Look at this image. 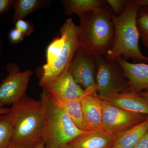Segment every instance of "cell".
Segmentation results:
<instances>
[{"label":"cell","mask_w":148,"mask_h":148,"mask_svg":"<svg viewBox=\"0 0 148 148\" xmlns=\"http://www.w3.org/2000/svg\"><path fill=\"white\" fill-rule=\"evenodd\" d=\"M4 40L2 35L0 31V56L3 52V47Z\"/></svg>","instance_id":"4316f807"},{"label":"cell","mask_w":148,"mask_h":148,"mask_svg":"<svg viewBox=\"0 0 148 148\" xmlns=\"http://www.w3.org/2000/svg\"><path fill=\"white\" fill-rule=\"evenodd\" d=\"M24 35L16 28L12 29L8 34L10 43L12 45L21 42L24 39Z\"/></svg>","instance_id":"cb8c5ba5"},{"label":"cell","mask_w":148,"mask_h":148,"mask_svg":"<svg viewBox=\"0 0 148 148\" xmlns=\"http://www.w3.org/2000/svg\"><path fill=\"white\" fill-rule=\"evenodd\" d=\"M60 36L54 38L47 49L46 63L44 66H49L54 63L62 50L64 44L65 37L63 32L60 31Z\"/></svg>","instance_id":"ffe728a7"},{"label":"cell","mask_w":148,"mask_h":148,"mask_svg":"<svg viewBox=\"0 0 148 148\" xmlns=\"http://www.w3.org/2000/svg\"><path fill=\"white\" fill-rule=\"evenodd\" d=\"M100 97L103 101L125 110L148 115V99L136 91L128 90Z\"/></svg>","instance_id":"7c38bea8"},{"label":"cell","mask_w":148,"mask_h":148,"mask_svg":"<svg viewBox=\"0 0 148 148\" xmlns=\"http://www.w3.org/2000/svg\"><path fill=\"white\" fill-rule=\"evenodd\" d=\"M39 85L42 88L43 92L69 101L82 98L86 92L75 82L69 67L56 76L41 75Z\"/></svg>","instance_id":"9c48e42d"},{"label":"cell","mask_w":148,"mask_h":148,"mask_svg":"<svg viewBox=\"0 0 148 148\" xmlns=\"http://www.w3.org/2000/svg\"><path fill=\"white\" fill-rule=\"evenodd\" d=\"M15 28L23 34L24 36H30L34 31V25L28 21L20 19L16 21Z\"/></svg>","instance_id":"603a6c76"},{"label":"cell","mask_w":148,"mask_h":148,"mask_svg":"<svg viewBox=\"0 0 148 148\" xmlns=\"http://www.w3.org/2000/svg\"><path fill=\"white\" fill-rule=\"evenodd\" d=\"M6 70L8 75L0 84V109L12 105L26 95L30 77L31 70L21 72L17 64H8Z\"/></svg>","instance_id":"52a82bcc"},{"label":"cell","mask_w":148,"mask_h":148,"mask_svg":"<svg viewBox=\"0 0 148 148\" xmlns=\"http://www.w3.org/2000/svg\"><path fill=\"white\" fill-rule=\"evenodd\" d=\"M7 148H26L22 147H20L16 145H14V144H11L10 143V145H9L8 147Z\"/></svg>","instance_id":"f546056e"},{"label":"cell","mask_w":148,"mask_h":148,"mask_svg":"<svg viewBox=\"0 0 148 148\" xmlns=\"http://www.w3.org/2000/svg\"><path fill=\"white\" fill-rule=\"evenodd\" d=\"M147 119L148 115L125 110L103 100L102 127L108 132L119 134Z\"/></svg>","instance_id":"ba28073f"},{"label":"cell","mask_w":148,"mask_h":148,"mask_svg":"<svg viewBox=\"0 0 148 148\" xmlns=\"http://www.w3.org/2000/svg\"><path fill=\"white\" fill-rule=\"evenodd\" d=\"M78 26L74 23L73 19H66L60 29L65 37L62 50L52 65L43 66L42 75L53 77L60 75L69 68L74 54L80 46L77 38Z\"/></svg>","instance_id":"8992f818"},{"label":"cell","mask_w":148,"mask_h":148,"mask_svg":"<svg viewBox=\"0 0 148 148\" xmlns=\"http://www.w3.org/2000/svg\"><path fill=\"white\" fill-rule=\"evenodd\" d=\"M69 70L76 83L84 90L96 84L95 57L82 47L76 51Z\"/></svg>","instance_id":"30bf717a"},{"label":"cell","mask_w":148,"mask_h":148,"mask_svg":"<svg viewBox=\"0 0 148 148\" xmlns=\"http://www.w3.org/2000/svg\"><path fill=\"white\" fill-rule=\"evenodd\" d=\"M8 115L13 126L11 144L26 148H35L42 143V135L45 102L25 95L12 105Z\"/></svg>","instance_id":"6da1fadb"},{"label":"cell","mask_w":148,"mask_h":148,"mask_svg":"<svg viewBox=\"0 0 148 148\" xmlns=\"http://www.w3.org/2000/svg\"><path fill=\"white\" fill-rule=\"evenodd\" d=\"M13 126L8 114L0 115V148H7L10 145Z\"/></svg>","instance_id":"d6986e66"},{"label":"cell","mask_w":148,"mask_h":148,"mask_svg":"<svg viewBox=\"0 0 148 148\" xmlns=\"http://www.w3.org/2000/svg\"><path fill=\"white\" fill-rule=\"evenodd\" d=\"M148 131V119L120 133L111 148H133Z\"/></svg>","instance_id":"2e32d148"},{"label":"cell","mask_w":148,"mask_h":148,"mask_svg":"<svg viewBox=\"0 0 148 148\" xmlns=\"http://www.w3.org/2000/svg\"><path fill=\"white\" fill-rule=\"evenodd\" d=\"M141 8L138 0H128L123 12L119 16L114 15V40L112 47L105 57L108 61H114L120 56L126 61L132 59L135 64H148V57L142 53L139 46L137 16Z\"/></svg>","instance_id":"7a4b0ae2"},{"label":"cell","mask_w":148,"mask_h":148,"mask_svg":"<svg viewBox=\"0 0 148 148\" xmlns=\"http://www.w3.org/2000/svg\"><path fill=\"white\" fill-rule=\"evenodd\" d=\"M119 134H113L103 128L93 130L84 132L69 144L74 148H111Z\"/></svg>","instance_id":"5bb4252c"},{"label":"cell","mask_w":148,"mask_h":148,"mask_svg":"<svg viewBox=\"0 0 148 148\" xmlns=\"http://www.w3.org/2000/svg\"><path fill=\"white\" fill-rule=\"evenodd\" d=\"M36 148H49L47 147H46L44 145L43 143H41L39 145H38V146L36 147Z\"/></svg>","instance_id":"4dcf8cb0"},{"label":"cell","mask_w":148,"mask_h":148,"mask_svg":"<svg viewBox=\"0 0 148 148\" xmlns=\"http://www.w3.org/2000/svg\"><path fill=\"white\" fill-rule=\"evenodd\" d=\"M116 59L128 80L129 90L148 91V64L130 63L120 56Z\"/></svg>","instance_id":"4fadbf2b"},{"label":"cell","mask_w":148,"mask_h":148,"mask_svg":"<svg viewBox=\"0 0 148 148\" xmlns=\"http://www.w3.org/2000/svg\"><path fill=\"white\" fill-rule=\"evenodd\" d=\"M133 148H148V131Z\"/></svg>","instance_id":"484cf974"},{"label":"cell","mask_w":148,"mask_h":148,"mask_svg":"<svg viewBox=\"0 0 148 148\" xmlns=\"http://www.w3.org/2000/svg\"><path fill=\"white\" fill-rule=\"evenodd\" d=\"M45 93L50 102L63 110L79 129L84 131L91 130L86 123L83 114L81 105L82 97L74 101H69Z\"/></svg>","instance_id":"9a60e30c"},{"label":"cell","mask_w":148,"mask_h":148,"mask_svg":"<svg viewBox=\"0 0 148 148\" xmlns=\"http://www.w3.org/2000/svg\"><path fill=\"white\" fill-rule=\"evenodd\" d=\"M45 114L42 135V142L49 148L68 145L86 131L79 129L63 110L50 102L45 92Z\"/></svg>","instance_id":"277c9868"},{"label":"cell","mask_w":148,"mask_h":148,"mask_svg":"<svg viewBox=\"0 0 148 148\" xmlns=\"http://www.w3.org/2000/svg\"><path fill=\"white\" fill-rule=\"evenodd\" d=\"M140 95L148 99V91H143L138 92Z\"/></svg>","instance_id":"f1b7e54d"},{"label":"cell","mask_w":148,"mask_h":148,"mask_svg":"<svg viewBox=\"0 0 148 148\" xmlns=\"http://www.w3.org/2000/svg\"><path fill=\"white\" fill-rule=\"evenodd\" d=\"M10 111V108H3L0 109V115H1L6 114L8 113Z\"/></svg>","instance_id":"83f0119b"},{"label":"cell","mask_w":148,"mask_h":148,"mask_svg":"<svg viewBox=\"0 0 148 148\" xmlns=\"http://www.w3.org/2000/svg\"><path fill=\"white\" fill-rule=\"evenodd\" d=\"M97 84L86 89L81 101L82 110L86 123L91 130L103 128V100L98 95Z\"/></svg>","instance_id":"8fae6325"},{"label":"cell","mask_w":148,"mask_h":148,"mask_svg":"<svg viewBox=\"0 0 148 148\" xmlns=\"http://www.w3.org/2000/svg\"><path fill=\"white\" fill-rule=\"evenodd\" d=\"M13 0H0V14L5 13L12 7Z\"/></svg>","instance_id":"d4e9b609"},{"label":"cell","mask_w":148,"mask_h":148,"mask_svg":"<svg viewBox=\"0 0 148 148\" xmlns=\"http://www.w3.org/2000/svg\"><path fill=\"white\" fill-rule=\"evenodd\" d=\"M113 11L108 3L80 19L77 38L80 46L95 56L106 57L114 40Z\"/></svg>","instance_id":"3957f363"},{"label":"cell","mask_w":148,"mask_h":148,"mask_svg":"<svg viewBox=\"0 0 148 148\" xmlns=\"http://www.w3.org/2000/svg\"><path fill=\"white\" fill-rule=\"evenodd\" d=\"M116 16H119L124 11L127 4V0H107Z\"/></svg>","instance_id":"7402d4cb"},{"label":"cell","mask_w":148,"mask_h":148,"mask_svg":"<svg viewBox=\"0 0 148 148\" xmlns=\"http://www.w3.org/2000/svg\"><path fill=\"white\" fill-rule=\"evenodd\" d=\"M51 1L45 0H13L12 7L14 10L12 21L15 24L20 19H24L30 14L49 5Z\"/></svg>","instance_id":"ac0fdd59"},{"label":"cell","mask_w":148,"mask_h":148,"mask_svg":"<svg viewBox=\"0 0 148 148\" xmlns=\"http://www.w3.org/2000/svg\"><path fill=\"white\" fill-rule=\"evenodd\" d=\"M58 148H74L70 145L69 144H68V145H64L63 146H61V147H60Z\"/></svg>","instance_id":"1f68e13d"},{"label":"cell","mask_w":148,"mask_h":148,"mask_svg":"<svg viewBox=\"0 0 148 148\" xmlns=\"http://www.w3.org/2000/svg\"><path fill=\"white\" fill-rule=\"evenodd\" d=\"M96 84L98 95L104 97L129 90L127 79L116 59L109 61L104 57L95 56Z\"/></svg>","instance_id":"5b68a950"},{"label":"cell","mask_w":148,"mask_h":148,"mask_svg":"<svg viewBox=\"0 0 148 148\" xmlns=\"http://www.w3.org/2000/svg\"><path fill=\"white\" fill-rule=\"evenodd\" d=\"M137 25L140 38L148 52V7L140 9L137 16Z\"/></svg>","instance_id":"44dd1931"},{"label":"cell","mask_w":148,"mask_h":148,"mask_svg":"<svg viewBox=\"0 0 148 148\" xmlns=\"http://www.w3.org/2000/svg\"><path fill=\"white\" fill-rule=\"evenodd\" d=\"M61 2L66 15L71 16L75 14L79 19L85 14L99 9L108 3L105 0H63Z\"/></svg>","instance_id":"e0dca14e"}]
</instances>
